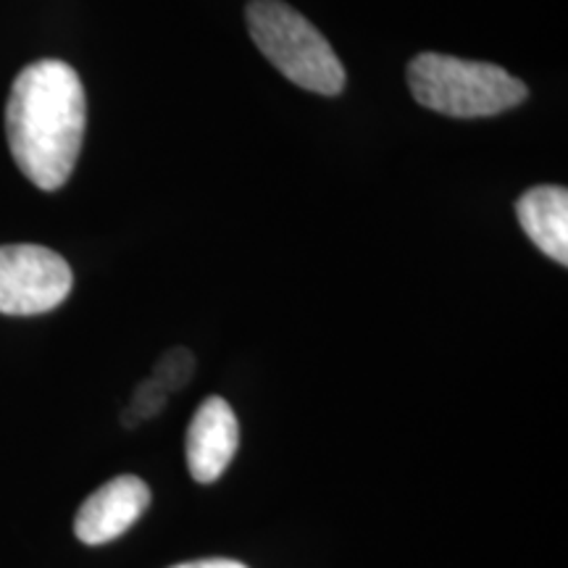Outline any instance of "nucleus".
Listing matches in <instances>:
<instances>
[{
	"mask_svg": "<svg viewBox=\"0 0 568 568\" xmlns=\"http://www.w3.org/2000/svg\"><path fill=\"white\" fill-rule=\"evenodd\" d=\"M88 98L67 61L42 59L13 80L6 103V138L13 161L34 187L53 193L69 182L80 159Z\"/></svg>",
	"mask_w": 568,
	"mask_h": 568,
	"instance_id": "nucleus-1",
	"label": "nucleus"
},
{
	"mask_svg": "<svg viewBox=\"0 0 568 568\" xmlns=\"http://www.w3.org/2000/svg\"><path fill=\"white\" fill-rule=\"evenodd\" d=\"M408 88L424 109L456 119L495 116L529 95L527 84L495 63L443 53L416 55L408 63Z\"/></svg>",
	"mask_w": 568,
	"mask_h": 568,
	"instance_id": "nucleus-2",
	"label": "nucleus"
},
{
	"mask_svg": "<svg viewBox=\"0 0 568 568\" xmlns=\"http://www.w3.org/2000/svg\"><path fill=\"white\" fill-rule=\"evenodd\" d=\"M247 30L258 51L297 88L337 95L345 88V69L329 40L303 13L282 0H253Z\"/></svg>",
	"mask_w": 568,
	"mask_h": 568,
	"instance_id": "nucleus-3",
	"label": "nucleus"
},
{
	"mask_svg": "<svg viewBox=\"0 0 568 568\" xmlns=\"http://www.w3.org/2000/svg\"><path fill=\"white\" fill-rule=\"evenodd\" d=\"M71 284V266L51 247L0 245V314H48L67 301Z\"/></svg>",
	"mask_w": 568,
	"mask_h": 568,
	"instance_id": "nucleus-4",
	"label": "nucleus"
},
{
	"mask_svg": "<svg viewBox=\"0 0 568 568\" xmlns=\"http://www.w3.org/2000/svg\"><path fill=\"white\" fill-rule=\"evenodd\" d=\"M151 506V487L138 477H116L95 489L74 518L80 542L98 548L130 531Z\"/></svg>",
	"mask_w": 568,
	"mask_h": 568,
	"instance_id": "nucleus-5",
	"label": "nucleus"
},
{
	"mask_svg": "<svg viewBox=\"0 0 568 568\" xmlns=\"http://www.w3.org/2000/svg\"><path fill=\"white\" fill-rule=\"evenodd\" d=\"M240 447V424L224 397H209L187 429V466L195 481L213 485Z\"/></svg>",
	"mask_w": 568,
	"mask_h": 568,
	"instance_id": "nucleus-6",
	"label": "nucleus"
},
{
	"mask_svg": "<svg viewBox=\"0 0 568 568\" xmlns=\"http://www.w3.org/2000/svg\"><path fill=\"white\" fill-rule=\"evenodd\" d=\"M518 222L548 258L568 264V193L558 184H539L518 197Z\"/></svg>",
	"mask_w": 568,
	"mask_h": 568,
	"instance_id": "nucleus-7",
	"label": "nucleus"
},
{
	"mask_svg": "<svg viewBox=\"0 0 568 568\" xmlns=\"http://www.w3.org/2000/svg\"><path fill=\"white\" fill-rule=\"evenodd\" d=\"M193 372H195L193 353L184 351V347H174V351H169L159 364H155L153 379L159 382L166 393H172V389H180L187 385V379L193 376Z\"/></svg>",
	"mask_w": 568,
	"mask_h": 568,
	"instance_id": "nucleus-8",
	"label": "nucleus"
},
{
	"mask_svg": "<svg viewBox=\"0 0 568 568\" xmlns=\"http://www.w3.org/2000/svg\"><path fill=\"white\" fill-rule=\"evenodd\" d=\"M163 406H166V389H163L159 382L151 376V379L142 382V385L134 389V403H132L130 414H134L138 416V422H142V418H151L159 414Z\"/></svg>",
	"mask_w": 568,
	"mask_h": 568,
	"instance_id": "nucleus-9",
	"label": "nucleus"
},
{
	"mask_svg": "<svg viewBox=\"0 0 568 568\" xmlns=\"http://www.w3.org/2000/svg\"><path fill=\"white\" fill-rule=\"evenodd\" d=\"M172 568H247V566L230 558H203V560H193V564H180Z\"/></svg>",
	"mask_w": 568,
	"mask_h": 568,
	"instance_id": "nucleus-10",
	"label": "nucleus"
}]
</instances>
